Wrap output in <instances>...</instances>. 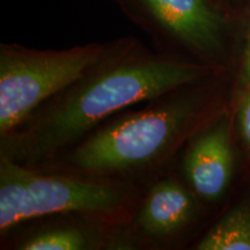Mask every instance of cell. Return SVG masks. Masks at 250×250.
Returning <instances> with one entry per match:
<instances>
[{
  "instance_id": "cell-1",
  "label": "cell",
  "mask_w": 250,
  "mask_h": 250,
  "mask_svg": "<svg viewBox=\"0 0 250 250\" xmlns=\"http://www.w3.org/2000/svg\"><path fill=\"white\" fill-rule=\"evenodd\" d=\"M136 46L67 90L26 129L5 137L2 155L19 164L50 158L123 109L195 83L205 68L177 59L142 56Z\"/></svg>"
},
{
  "instance_id": "cell-2",
  "label": "cell",
  "mask_w": 250,
  "mask_h": 250,
  "mask_svg": "<svg viewBox=\"0 0 250 250\" xmlns=\"http://www.w3.org/2000/svg\"><path fill=\"white\" fill-rule=\"evenodd\" d=\"M136 46L123 39L65 50L0 46V133L8 136L51 96L116 61Z\"/></svg>"
},
{
  "instance_id": "cell-3",
  "label": "cell",
  "mask_w": 250,
  "mask_h": 250,
  "mask_svg": "<svg viewBox=\"0 0 250 250\" xmlns=\"http://www.w3.org/2000/svg\"><path fill=\"white\" fill-rule=\"evenodd\" d=\"M197 110L195 99L180 95L132 112L83 140L72 151L66 165L95 176L143 167L182 140Z\"/></svg>"
},
{
  "instance_id": "cell-4",
  "label": "cell",
  "mask_w": 250,
  "mask_h": 250,
  "mask_svg": "<svg viewBox=\"0 0 250 250\" xmlns=\"http://www.w3.org/2000/svg\"><path fill=\"white\" fill-rule=\"evenodd\" d=\"M125 203L114 184L66 176L42 175L1 156L0 230L22 221L55 213H110Z\"/></svg>"
},
{
  "instance_id": "cell-5",
  "label": "cell",
  "mask_w": 250,
  "mask_h": 250,
  "mask_svg": "<svg viewBox=\"0 0 250 250\" xmlns=\"http://www.w3.org/2000/svg\"><path fill=\"white\" fill-rule=\"evenodd\" d=\"M158 35L198 55H212L223 44L225 15L212 0H118Z\"/></svg>"
},
{
  "instance_id": "cell-6",
  "label": "cell",
  "mask_w": 250,
  "mask_h": 250,
  "mask_svg": "<svg viewBox=\"0 0 250 250\" xmlns=\"http://www.w3.org/2000/svg\"><path fill=\"white\" fill-rule=\"evenodd\" d=\"M233 152L224 126L203 134L193 144L186 159V173L197 193L208 201L220 197L229 184Z\"/></svg>"
},
{
  "instance_id": "cell-7",
  "label": "cell",
  "mask_w": 250,
  "mask_h": 250,
  "mask_svg": "<svg viewBox=\"0 0 250 250\" xmlns=\"http://www.w3.org/2000/svg\"><path fill=\"white\" fill-rule=\"evenodd\" d=\"M193 201L180 183L166 180L149 191L138 215V224L145 233L165 236L182 229L191 219Z\"/></svg>"
},
{
  "instance_id": "cell-8",
  "label": "cell",
  "mask_w": 250,
  "mask_h": 250,
  "mask_svg": "<svg viewBox=\"0 0 250 250\" xmlns=\"http://www.w3.org/2000/svg\"><path fill=\"white\" fill-rule=\"evenodd\" d=\"M199 250H250V208L239 206L225 215L197 245Z\"/></svg>"
},
{
  "instance_id": "cell-9",
  "label": "cell",
  "mask_w": 250,
  "mask_h": 250,
  "mask_svg": "<svg viewBox=\"0 0 250 250\" xmlns=\"http://www.w3.org/2000/svg\"><path fill=\"white\" fill-rule=\"evenodd\" d=\"M89 242L81 230L74 228H59L31 236L19 247L22 250H83Z\"/></svg>"
},
{
  "instance_id": "cell-10",
  "label": "cell",
  "mask_w": 250,
  "mask_h": 250,
  "mask_svg": "<svg viewBox=\"0 0 250 250\" xmlns=\"http://www.w3.org/2000/svg\"><path fill=\"white\" fill-rule=\"evenodd\" d=\"M240 125L246 143L250 147V93L246 96L240 110Z\"/></svg>"
},
{
  "instance_id": "cell-11",
  "label": "cell",
  "mask_w": 250,
  "mask_h": 250,
  "mask_svg": "<svg viewBox=\"0 0 250 250\" xmlns=\"http://www.w3.org/2000/svg\"><path fill=\"white\" fill-rule=\"evenodd\" d=\"M245 76H246L247 81L250 83V24H249L248 41H247L246 57H245Z\"/></svg>"
}]
</instances>
